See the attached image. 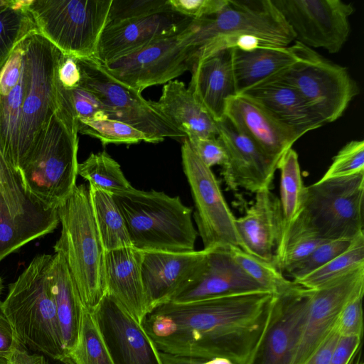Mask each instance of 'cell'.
<instances>
[{
  "mask_svg": "<svg viewBox=\"0 0 364 364\" xmlns=\"http://www.w3.org/2000/svg\"><path fill=\"white\" fill-rule=\"evenodd\" d=\"M28 0H13L0 11V67L17 43L29 31L37 29L28 10Z\"/></svg>",
  "mask_w": 364,
  "mask_h": 364,
  "instance_id": "37",
  "label": "cell"
},
{
  "mask_svg": "<svg viewBox=\"0 0 364 364\" xmlns=\"http://www.w3.org/2000/svg\"><path fill=\"white\" fill-rule=\"evenodd\" d=\"M48 280L63 345L68 355L77 342L85 308L67 264L58 253L52 257Z\"/></svg>",
  "mask_w": 364,
  "mask_h": 364,
  "instance_id": "30",
  "label": "cell"
},
{
  "mask_svg": "<svg viewBox=\"0 0 364 364\" xmlns=\"http://www.w3.org/2000/svg\"><path fill=\"white\" fill-rule=\"evenodd\" d=\"M171 10L192 19L208 17L218 14L228 0H168Z\"/></svg>",
  "mask_w": 364,
  "mask_h": 364,
  "instance_id": "45",
  "label": "cell"
},
{
  "mask_svg": "<svg viewBox=\"0 0 364 364\" xmlns=\"http://www.w3.org/2000/svg\"><path fill=\"white\" fill-rule=\"evenodd\" d=\"M326 241L301 213L277 247L273 262L282 273L288 274L295 264Z\"/></svg>",
  "mask_w": 364,
  "mask_h": 364,
  "instance_id": "33",
  "label": "cell"
},
{
  "mask_svg": "<svg viewBox=\"0 0 364 364\" xmlns=\"http://www.w3.org/2000/svg\"><path fill=\"white\" fill-rule=\"evenodd\" d=\"M13 0H0V11L9 6Z\"/></svg>",
  "mask_w": 364,
  "mask_h": 364,
  "instance_id": "53",
  "label": "cell"
},
{
  "mask_svg": "<svg viewBox=\"0 0 364 364\" xmlns=\"http://www.w3.org/2000/svg\"><path fill=\"white\" fill-rule=\"evenodd\" d=\"M218 137L228 159L221 175L229 190L250 193L271 188L279 161L265 154L250 139L237 131L225 117L218 121Z\"/></svg>",
  "mask_w": 364,
  "mask_h": 364,
  "instance_id": "19",
  "label": "cell"
},
{
  "mask_svg": "<svg viewBox=\"0 0 364 364\" xmlns=\"http://www.w3.org/2000/svg\"><path fill=\"white\" fill-rule=\"evenodd\" d=\"M228 249L242 269L263 289L273 294L286 292L296 285L283 275L274 262L260 259L239 247L230 246Z\"/></svg>",
  "mask_w": 364,
  "mask_h": 364,
  "instance_id": "36",
  "label": "cell"
},
{
  "mask_svg": "<svg viewBox=\"0 0 364 364\" xmlns=\"http://www.w3.org/2000/svg\"><path fill=\"white\" fill-rule=\"evenodd\" d=\"M363 293L364 289L357 292L341 310L335 323V326L341 336H362Z\"/></svg>",
  "mask_w": 364,
  "mask_h": 364,
  "instance_id": "44",
  "label": "cell"
},
{
  "mask_svg": "<svg viewBox=\"0 0 364 364\" xmlns=\"http://www.w3.org/2000/svg\"><path fill=\"white\" fill-rule=\"evenodd\" d=\"M78 133L108 144H134L141 141L151 143L150 139L141 132L120 121L109 118L77 122Z\"/></svg>",
  "mask_w": 364,
  "mask_h": 364,
  "instance_id": "39",
  "label": "cell"
},
{
  "mask_svg": "<svg viewBox=\"0 0 364 364\" xmlns=\"http://www.w3.org/2000/svg\"><path fill=\"white\" fill-rule=\"evenodd\" d=\"M8 364H12V363H11L9 361V363H8Z\"/></svg>",
  "mask_w": 364,
  "mask_h": 364,
  "instance_id": "56",
  "label": "cell"
},
{
  "mask_svg": "<svg viewBox=\"0 0 364 364\" xmlns=\"http://www.w3.org/2000/svg\"><path fill=\"white\" fill-rule=\"evenodd\" d=\"M296 60L291 45L261 46L252 50L231 48L232 68L236 95L274 78Z\"/></svg>",
  "mask_w": 364,
  "mask_h": 364,
  "instance_id": "29",
  "label": "cell"
},
{
  "mask_svg": "<svg viewBox=\"0 0 364 364\" xmlns=\"http://www.w3.org/2000/svg\"><path fill=\"white\" fill-rule=\"evenodd\" d=\"M163 364H233L232 361L224 358H200L173 355L160 352Z\"/></svg>",
  "mask_w": 364,
  "mask_h": 364,
  "instance_id": "52",
  "label": "cell"
},
{
  "mask_svg": "<svg viewBox=\"0 0 364 364\" xmlns=\"http://www.w3.org/2000/svg\"><path fill=\"white\" fill-rule=\"evenodd\" d=\"M362 336H340L329 364H350L359 348Z\"/></svg>",
  "mask_w": 364,
  "mask_h": 364,
  "instance_id": "49",
  "label": "cell"
},
{
  "mask_svg": "<svg viewBox=\"0 0 364 364\" xmlns=\"http://www.w3.org/2000/svg\"><path fill=\"white\" fill-rule=\"evenodd\" d=\"M191 21L168 11L107 23L100 36L95 59L105 64L156 41L177 36Z\"/></svg>",
  "mask_w": 364,
  "mask_h": 364,
  "instance_id": "18",
  "label": "cell"
},
{
  "mask_svg": "<svg viewBox=\"0 0 364 364\" xmlns=\"http://www.w3.org/2000/svg\"><path fill=\"white\" fill-rule=\"evenodd\" d=\"M357 364H363V363H357Z\"/></svg>",
  "mask_w": 364,
  "mask_h": 364,
  "instance_id": "57",
  "label": "cell"
},
{
  "mask_svg": "<svg viewBox=\"0 0 364 364\" xmlns=\"http://www.w3.org/2000/svg\"><path fill=\"white\" fill-rule=\"evenodd\" d=\"M112 0H28L38 31L63 53L95 58Z\"/></svg>",
  "mask_w": 364,
  "mask_h": 364,
  "instance_id": "8",
  "label": "cell"
},
{
  "mask_svg": "<svg viewBox=\"0 0 364 364\" xmlns=\"http://www.w3.org/2000/svg\"><path fill=\"white\" fill-rule=\"evenodd\" d=\"M296 60L277 78L294 87L326 124L338 119L359 94L348 68L297 41L291 44Z\"/></svg>",
  "mask_w": 364,
  "mask_h": 364,
  "instance_id": "9",
  "label": "cell"
},
{
  "mask_svg": "<svg viewBox=\"0 0 364 364\" xmlns=\"http://www.w3.org/2000/svg\"><path fill=\"white\" fill-rule=\"evenodd\" d=\"M9 361L12 364H75L69 355L55 358L33 352L26 348L21 342Z\"/></svg>",
  "mask_w": 364,
  "mask_h": 364,
  "instance_id": "47",
  "label": "cell"
},
{
  "mask_svg": "<svg viewBox=\"0 0 364 364\" xmlns=\"http://www.w3.org/2000/svg\"><path fill=\"white\" fill-rule=\"evenodd\" d=\"M57 210L61 232L53 250L63 257L85 309L92 313L106 294L105 250L96 225L89 184L76 185Z\"/></svg>",
  "mask_w": 364,
  "mask_h": 364,
  "instance_id": "5",
  "label": "cell"
},
{
  "mask_svg": "<svg viewBox=\"0 0 364 364\" xmlns=\"http://www.w3.org/2000/svg\"><path fill=\"white\" fill-rule=\"evenodd\" d=\"M239 95L260 105L301 136L325 125L294 87L277 78L258 83Z\"/></svg>",
  "mask_w": 364,
  "mask_h": 364,
  "instance_id": "26",
  "label": "cell"
},
{
  "mask_svg": "<svg viewBox=\"0 0 364 364\" xmlns=\"http://www.w3.org/2000/svg\"><path fill=\"white\" fill-rule=\"evenodd\" d=\"M297 41L310 48L338 53L350 33L352 3L341 0H272Z\"/></svg>",
  "mask_w": 364,
  "mask_h": 364,
  "instance_id": "15",
  "label": "cell"
},
{
  "mask_svg": "<svg viewBox=\"0 0 364 364\" xmlns=\"http://www.w3.org/2000/svg\"><path fill=\"white\" fill-rule=\"evenodd\" d=\"M264 188L255 193L254 202L235 224L242 250L260 259L273 262L279 242L282 218L279 199Z\"/></svg>",
  "mask_w": 364,
  "mask_h": 364,
  "instance_id": "24",
  "label": "cell"
},
{
  "mask_svg": "<svg viewBox=\"0 0 364 364\" xmlns=\"http://www.w3.org/2000/svg\"><path fill=\"white\" fill-rule=\"evenodd\" d=\"M144 252L134 247L105 252L106 294L112 296L139 322L148 312L142 277Z\"/></svg>",
  "mask_w": 364,
  "mask_h": 364,
  "instance_id": "25",
  "label": "cell"
},
{
  "mask_svg": "<svg viewBox=\"0 0 364 364\" xmlns=\"http://www.w3.org/2000/svg\"><path fill=\"white\" fill-rule=\"evenodd\" d=\"M364 289V266L326 285L311 289L304 332L293 364H303L333 327L346 304Z\"/></svg>",
  "mask_w": 364,
  "mask_h": 364,
  "instance_id": "20",
  "label": "cell"
},
{
  "mask_svg": "<svg viewBox=\"0 0 364 364\" xmlns=\"http://www.w3.org/2000/svg\"><path fill=\"white\" fill-rule=\"evenodd\" d=\"M0 208L11 218L0 223V249L6 255L53 232L60 224L58 208L48 207L25 190L1 150Z\"/></svg>",
  "mask_w": 364,
  "mask_h": 364,
  "instance_id": "14",
  "label": "cell"
},
{
  "mask_svg": "<svg viewBox=\"0 0 364 364\" xmlns=\"http://www.w3.org/2000/svg\"><path fill=\"white\" fill-rule=\"evenodd\" d=\"M277 169L280 171L279 199L282 218V235L278 247L303 211L306 186L301 177L298 154L292 148L280 159Z\"/></svg>",
  "mask_w": 364,
  "mask_h": 364,
  "instance_id": "31",
  "label": "cell"
},
{
  "mask_svg": "<svg viewBox=\"0 0 364 364\" xmlns=\"http://www.w3.org/2000/svg\"><path fill=\"white\" fill-rule=\"evenodd\" d=\"M3 290H4V282H3L2 278L0 277V299H1V296L2 294ZM1 301L0 299V302Z\"/></svg>",
  "mask_w": 364,
  "mask_h": 364,
  "instance_id": "54",
  "label": "cell"
},
{
  "mask_svg": "<svg viewBox=\"0 0 364 364\" xmlns=\"http://www.w3.org/2000/svg\"><path fill=\"white\" fill-rule=\"evenodd\" d=\"M311 289L296 285L274 294L270 321L247 364H293L305 327Z\"/></svg>",
  "mask_w": 364,
  "mask_h": 364,
  "instance_id": "16",
  "label": "cell"
},
{
  "mask_svg": "<svg viewBox=\"0 0 364 364\" xmlns=\"http://www.w3.org/2000/svg\"><path fill=\"white\" fill-rule=\"evenodd\" d=\"M53 255H36L9 285L0 310L19 341L31 351L60 358L68 355L51 294L48 269Z\"/></svg>",
  "mask_w": 364,
  "mask_h": 364,
  "instance_id": "6",
  "label": "cell"
},
{
  "mask_svg": "<svg viewBox=\"0 0 364 364\" xmlns=\"http://www.w3.org/2000/svg\"><path fill=\"white\" fill-rule=\"evenodd\" d=\"M58 80L66 90L77 87L81 84L82 74L77 60L71 55L63 53L58 70Z\"/></svg>",
  "mask_w": 364,
  "mask_h": 364,
  "instance_id": "48",
  "label": "cell"
},
{
  "mask_svg": "<svg viewBox=\"0 0 364 364\" xmlns=\"http://www.w3.org/2000/svg\"><path fill=\"white\" fill-rule=\"evenodd\" d=\"M273 300L271 292L257 291L168 301L149 310L141 326L160 352L247 364L269 324Z\"/></svg>",
  "mask_w": 364,
  "mask_h": 364,
  "instance_id": "1",
  "label": "cell"
},
{
  "mask_svg": "<svg viewBox=\"0 0 364 364\" xmlns=\"http://www.w3.org/2000/svg\"><path fill=\"white\" fill-rule=\"evenodd\" d=\"M181 34L197 49L196 63L223 49L287 47L295 41L272 0H228L218 14L192 19Z\"/></svg>",
  "mask_w": 364,
  "mask_h": 364,
  "instance_id": "3",
  "label": "cell"
},
{
  "mask_svg": "<svg viewBox=\"0 0 364 364\" xmlns=\"http://www.w3.org/2000/svg\"><path fill=\"white\" fill-rule=\"evenodd\" d=\"M153 106L186 137L215 138L218 121L198 102L185 84L177 80L166 83Z\"/></svg>",
  "mask_w": 364,
  "mask_h": 364,
  "instance_id": "28",
  "label": "cell"
},
{
  "mask_svg": "<svg viewBox=\"0 0 364 364\" xmlns=\"http://www.w3.org/2000/svg\"><path fill=\"white\" fill-rule=\"evenodd\" d=\"M257 291H268L242 269L228 248H217L208 252L202 264L169 301L188 303Z\"/></svg>",
  "mask_w": 364,
  "mask_h": 364,
  "instance_id": "21",
  "label": "cell"
},
{
  "mask_svg": "<svg viewBox=\"0 0 364 364\" xmlns=\"http://www.w3.org/2000/svg\"><path fill=\"white\" fill-rule=\"evenodd\" d=\"M58 106L18 173L25 190L41 203L58 208L76 186L77 122L66 90L59 82Z\"/></svg>",
  "mask_w": 364,
  "mask_h": 364,
  "instance_id": "4",
  "label": "cell"
},
{
  "mask_svg": "<svg viewBox=\"0 0 364 364\" xmlns=\"http://www.w3.org/2000/svg\"><path fill=\"white\" fill-rule=\"evenodd\" d=\"M340 336L334 324L322 342L303 364H329Z\"/></svg>",
  "mask_w": 364,
  "mask_h": 364,
  "instance_id": "50",
  "label": "cell"
},
{
  "mask_svg": "<svg viewBox=\"0 0 364 364\" xmlns=\"http://www.w3.org/2000/svg\"><path fill=\"white\" fill-rule=\"evenodd\" d=\"M181 33L102 65L117 81L140 93L149 87L165 85L191 71L196 61L197 49Z\"/></svg>",
  "mask_w": 364,
  "mask_h": 364,
  "instance_id": "13",
  "label": "cell"
},
{
  "mask_svg": "<svg viewBox=\"0 0 364 364\" xmlns=\"http://www.w3.org/2000/svg\"><path fill=\"white\" fill-rule=\"evenodd\" d=\"M301 215L323 239L352 240L364 232V172L306 186Z\"/></svg>",
  "mask_w": 364,
  "mask_h": 364,
  "instance_id": "10",
  "label": "cell"
},
{
  "mask_svg": "<svg viewBox=\"0 0 364 364\" xmlns=\"http://www.w3.org/2000/svg\"><path fill=\"white\" fill-rule=\"evenodd\" d=\"M77 175L112 195L130 191L134 187L125 178L120 165L106 151L92 153L78 164Z\"/></svg>",
  "mask_w": 364,
  "mask_h": 364,
  "instance_id": "34",
  "label": "cell"
},
{
  "mask_svg": "<svg viewBox=\"0 0 364 364\" xmlns=\"http://www.w3.org/2000/svg\"><path fill=\"white\" fill-rule=\"evenodd\" d=\"M19 342L11 324L0 310V358L9 360Z\"/></svg>",
  "mask_w": 364,
  "mask_h": 364,
  "instance_id": "51",
  "label": "cell"
},
{
  "mask_svg": "<svg viewBox=\"0 0 364 364\" xmlns=\"http://www.w3.org/2000/svg\"><path fill=\"white\" fill-rule=\"evenodd\" d=\"M184 173L195 203L194 219L205 250L239 247L235 217L228 207L211 168L195 154L187 138L181 146Z\"/></svg>",
  "mask_w": 364,
  "mask_h": 364,
  "instance_id": "12",
  "label": "cell"
},
{
  "mask_svg": "<svg viewBox=\"0 0 364 364\" xmlns=\"http://www.w3.org/2000/svg\"><path fill=\"white\" fill-rule=\"evenodd\" d=\"M82 86L94 93L107 108L109 119L124 122L146 134L151 143L166 138H187L176 129L141 93L112 77L95 58L77 59Z\"/></svg>",
  "mask_w": 364,
  "mask_h": 364,
  "instance_id": "11",
  "label": "cell"
},
{
  "mask_svg": "<svg viewBox=\"0 0 364 364\" xmlns=\"http://www.w3.org/2000/svg\"><path fill=\"white\" fill-rule=\"evenodd\" d=\"M191 72L188 90L216 121L221 120L226 101L236 95L231 48L218 50L197 61Z\"/></svg>",
  "mask_w": 364,
  "mask_h": 364,
  "instance_id": "27",
  "label": "cell"
},
{
  "mask_svg": "<svg viewBox=\"0 0 364 364\" xmlns=\"http://www.w3.org/2000/svg\"><path fill=\"white\" fill-rule=\"evenodd\" d=\"M208 252H144L141 277L148 311L169 301L202 264Z\"/></svg>",
  "mask_w": 364,
  "mask_h": 364,
  "instance_id": "23",
  "label": "cell"
},
{
  "mask_svg": "<svg viewBox=\"0 0 364 364\" xmlns=\"http://www.w3.org/2000/svg\"><path fill=\"white\" fill-rule=\"evenodd\" d=\"M168 11V0H112L107 24Z\"/></svg>",
  "mask_w": 364,
  "mask_h": 364,
  "instance_id": "42",
  "label": "cell"
},
{
  "mask_svg": "<svg viewBox=\"0 0 364 364\" xmlns=\"http://www.w3.org/2000/svg\"><path fill=\"white\" fill-rule=\"evenodd\" d=\"M364 172V141L351 140L333 158L321 179L339 178Z\"/></svg>",
  "mask_w": 364,
  "mask_h": 364,
  "instance_id": "40",
  "label": "cell"
},
{
  "mask_svg": "<svg viewBox=\"0 0 364 364\" xmlns=\"http://www.w3.org/2000/svg\"><path fill=\"white\" fill-rule=\"evenodd\" d=\"M364 266V232L351 241L348 248L301 279L293 281L308 289H317Z\"/></svg>",
  "mask_w": 364,
  "mask_h": 364,
  "instance_id": "35",
  "label": "cell"
},
{
  "mask_svg": "<svg viewBox=\"0 0 364 364\" xmlns=\"http://www.w3.org/2000/svg\"><path fill=\"white\" fill-rule=\"evenodd\" d=\"M68 355L75 364H114L92 314L86 309L77 342Z\"/></svg>",
  "mask_w": 364,
  "mask_h": 364,
  "instance_id": "38",
  "label": "cell"
},
{
  "mask_svg": "<svg viewBox=\"0 0 364 364\" xmlns=\"http://www.w3.org/2000/svg\"><path fill=\"white\" fill-rule=\"evenodd\" d=\"M9 360L5 358H0V364H8Z\"/></svg>",
  "mask_w": 364,
  "mask_h": 364,
  "instance_id": "55",
  "label": "cell"
},
{
  "mask_svg": "<svg viewBox=\"0 0 364 364\" xmlns=\"http://www.w3.org/2000/svg\"><path fill=\"white\" fill-rule=\"evenodd\" d=\"M93 214L105 252L133 247L124 217L113 196L89 184Z\"/></svg>",
  "mask_w": 364,
  "mask_h": 364,
  "instance_id": "32",
  "label": "cell"
},
{
  "mask_svg": "<svg viewBox=\"0 0 364 364\" xmlns=\"http://www.w3.org/2000/svg\"><path fill=\"white\" fill-rule=\"evenodd\" d=\"M125 220L132 246L143 252L194 250L198 236L193 208L179 196L133 188L112 195Z\"/></svg>",
  "mask_w": 364,
  "mask_h": 364,
  "instance_id": "7",
  "label": "cell"
},
{
  "mask_svg": "<svg viewBox=\"0 0 364 364\" xmlns=\"http://www.w3.org/2000/svg\"><path fill=\"white\" fill-rule=\"evenodd\" d=\"M92 314L114 364H163L141 323L112 296L106 294Z\"/></svg>",
  "mask_w": 364,
  "mask_h": 364,
  "instance_id": "17",
  "label": "cell"
},
{
  "mask_svg": "<svg viewBox=\"0 0 364 364\" xmlns=\"http://www.w3.org/2000/svg\"><path fill=\"white\" fill-rule=\"evenodd\" d=\"M62 55L34 29L0 67V150L17 173L58 106Z\"/></svg>",
  "mask_w": 364,
  "mask_h": 364,
  "instance_id": "2",
  "label": "cell"
},
{
  "mask_svg": "<svg viewBox=\"0 0 364 364\" xmlns=\"http://www.w3.org/2000/svg\"><path fill=\"white\" fill-rule=\"evenodd\" d=\"M66 91L71 102L77 122L109 118L107 108L94 93L87 88L80 85L74 89L66 90Z\"/></svg>",
  "mask_w": 364,
  "mask_h": 364,
  "instance_id": "43",
  "label": "cell"
},
{
  "mask_svg": "<svg viewBox=\"0 0 364 364\" xmlns=\"http://www.w3.org/2000/svg\"><path fill=\"white\" fill-rule=\"evenodd\" d=\"M224 117L265 154L279 161L301 136L282 124L258 104L236 95L228 99Z\"/></svg>",
  "mask_w": 364,
  "mask_h": 364,
  "instance_id": "22",
  "label": "cell"
},
{
  "mask_svg": "<svg viewBox=\"0 0 364 364\" xmlns=\"http://www.w3.org/2000/svg\"><path fill=\"white\" fill-rule=\"evenodd\" d=\"M351 241L343 239L326 241L295 264L288 274L293 281L303 278L347 250Z\"/></svg>",
  "mask_w": 364,
  "mask_h": 364,
  "instance_id": "41",
  "label": "cell"
},
{
  "mask_svg": "<svg viewBox=\"0 0 364 364\" xmlns=\"http://www.w3.org/2000/svg\"><path fill=\"white\" fill-rule=\"evenodd\" d=\"M187 139L193 151L208 167L211 168L215 165L223 166L226 163L227 152L218 136L208 139L198 137Z\"/></svg>",
  "mask_w": 364,
  "mask_h": 364,
  "instance_id": "46",
  "label": "cell"
}]
</instances>
